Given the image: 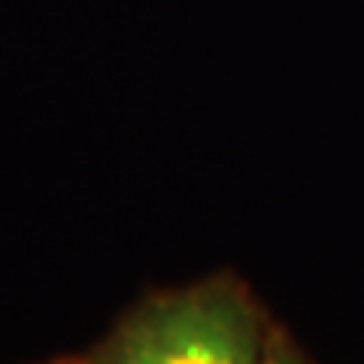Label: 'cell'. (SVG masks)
Segmentation results:
<instances>
[{"instance_id": "1", "label": "cell", "mask_w": 364, "mask_h": 364, "mask_svg": "<svg viewBox=\"0 0 364 364\" xmlns=\"http://www.w3.org/2000/svg\"><path fill=\"white\" fill-rule=\"evenodd\" d=\"M282 331L231 273L149 294L85 364H273Z\"/></svg>"}, {"instance_id": "2", "label": "cell", "mask_w": 364, "mask_h": 364, "mask_svg": "<svg viewBox=\"0 0 364 364\" xmlns=\"http://www.w3.org/2000/svg\"><path fill=\"white\" fill-rule=\"evenodd\" d=\"M273 364H310V361H306L301 355V349L294 346L286 334H282L279 343H277V352H273Z\"/></svg>"}]
</instances>
